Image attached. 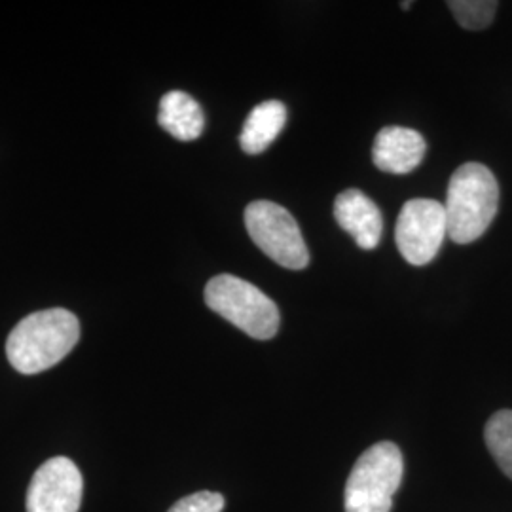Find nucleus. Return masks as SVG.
Instances as JSON below:
<instances>
[{
	"label": "nucleus",
	"instance_id": "11",
	"mask_svg": "<svg viewBox=\"0 0 512 512\" xmlns=\"http://www.w3.org/2000/svg\"><path fill=\"white\" fill-rule=\"evenodd\" d=\"M285 124H287V107L281 101L270 99L256 105L241 129V135H239L241 150L251 156L264 152L279 137Z\"/></svg>",
	"mask_w": 512,
	"mask_h": 512
},
{
	"label": "nucleus",
	"instance_id": "4",
	"mask_svg": "<svg viewBox=\"0 0 512 512\" xmlns=\"http://www.w3.org/2000/svg\"><path fill=\"white\" fill-rule=\"evenodd\" d=\"M403 454L393 442H378L357 459L346 484V512H389L403 480Z\"/></svg>",
	"mask_w": 512,
	"mask_h": 512
},
{
	"label": "nucleus",
	"instance_id": "12",
	"mask_svg": "<svg viewBox=\"0 0 512 512\" xmlns=\"http://www.w3.org/2000/svg\"><path fill=\"white\" fill-rule=\"evenodd\" d=\"M486 446L499 469L512 480V410H499L486 423Z\"/></svg>",
	"mask_w": 512,
	"mask_h": 512
},
{
	"label": "nucleus",
	"instance_id": "6",
	"mask_svg": "<svg viewBox=\"0 0 512 512\" xmlns=\"http://www.w3.org/2000/svg\"><path fill=\"white\" fill-rule=\"evenodd\" d=\"M446 236L448 222L442 203L425 198L404 203L395 226V241L408 264H429L439 255Z\"/></svg>",
	"mask_w": 512,
	"mask_h": 512
},
{
	"label": "nucleus",
	"instance_id": "7",
	"mask_svg": "<svg viewBox=\"0 0 512 512\" xmlns=\"http://www.w3.org/2000/svg\"><path fill=\"white\" fill-rule=\"evenodd\" d=\"M84 494L80 469L69 458L42 463L27 490V512H78Z\"/></svg>",
	"mask_w": 512,
	"mask_h": 512
},
{
	"label": "nucleus",
	"instance_id": "14",
	"mask_svg": "<svg viewBox=\"0 0 512 512\" xmlns=\"http://www.w3.org/2000/svg\"><path fill=\"white\" fill-rule=\"evenodd\" d=\"M224 497L217 492H198L186 495L167 512H222Z\"/></svg>",
	"mask_w": 512,
	"mask_h": 512
},
{
	"label": "nucleus",
	"instance_id": "1",
	"mask_svg": "<svg viewBox=\"0 0 512 512\" xmlns=\"http://www.w3.org/2000/svg\"><path fill=\"white\" fill-rule=\"evenodd\" d=\"M80 340V321L63 308L35 311L8 336L6 355L19 374H40L61 363Z\"/></svg>",
	"mask_w": 512,
	"mask_h": 512
},
{
	"label": "nucleus",
	"instance_id": "9",
	"mask_svg": "<svg viewBox=\"0 0 512 512\" xmlns=\"http://www.w3.org/2000/svg\"><path fill=\"white\" fill-rule=\"evenodd\" d=\"M425 152L427 143L416 129L389 126L378 131L372 147V160L384 173L406 175L421 164Z\"/></svg>",
	"mask_w": 512,
	"mask_h": 512
},
{
	"label": "nucleus",
	"instance_id": "15",
	"mask_svg": "<svg viewBox=\"0 0 512 512\" xmlns=\"http://www.w3.org/2000/svg\"><path fill=\"white\" fill-rule=\"evenodd\" d=\"M410 6H412V2H401V8H403V10H408Z\"/></svg>",
	"mask_w": 512,
	"mask_h": 512
},
{
	"label": "nucleus",
	"instance_id": "8",
	"mask_svg": "<svg viewBox=\"0 0 512 512\" xmlns=\"http://www.w3.org/2000/svg\"><path fill=\"white\" fill-rule=\"evenodd\" d=\"M334 217L361 249L372 251L378 247L384 232V219L378 205L365 192L357 188L344 190L334 202Z\"/></svg>",
	"mask_w": 512,
	"mask_h": 512
},
{
	"label": "nucleus",
	"instance_id": "3",
	"mask_svg": "<svg viewBox=\"0 0 512 512\" xmlns=\"http://www.w3.org/2000/svg\"><path fill=\"white\" fill-rule=\"evenodd\" d=\"M205 304L255 340H270L279 330L274 300L236 275L213 277L205 287Z\"/></svg>",
	"mask_w": 512,
	"mask_h": 512
},
{
	"label": "nucleus",
	"instance_id": "10",
	"mask_svg": "<svg viewBox=\"0 0 512 512\" xmlns=\"http://www.w3.org/2000/svg\"><path fill=\"white\" fill-rule=\"evenodd\" d=\"M158 124L175 139L190 143L202 135L205 116L200 103L192 95L175 90L165 93L162 97L158 110Z\"/></svg>",
	"mask_w": 512,
	"mask_h": 512
},
{
	"label": "nucleus",
	"instance_id": "2",
	"mask_svg": "<svg viewBox=\"0 0 512 512\" xmlns=\"http://www.w3.org/2000/svg\"><path fill=\"white\" fill-rule=\"evenodd\" d=\"M499 207V184L486 165L463 164L452 175L444 203L448 236L459 245L480 238Z\"/></svg>",
	"mask_w": 512,
	"mask_h": 512
},
{
	"label": "nucleus",
	"instance_id": "5",
	"mask_svg": "<svg viewBox=\"0 0 512 512\" xmlns=\"http://www.w3.org/2000/svg\"><path fill=\"white\" fill-rule=\"evenodd\" d=\"M245 226L256 247L287 270H304L310 264L300 226L293 215L274 202H253L245 209Z\"/></svg>",
	"mask_w": 512,
	"mask_h": 512
},
{
	"label": "nucleus",
	"instance_id": "13",
	"mask_svg": "<svg viewBox=\"0 0 512 512\" xmlns=\"http://www.w3.org/2000/svg\"><path fill=\"white\" fill-rule=\"evenodd\" d=\"M448 6L463 29L482 31L492 25L499 4L495 0H450Z\"/></svg>",
	"mask_w": 512,
	"mask_h": 512
}]
</instances>
